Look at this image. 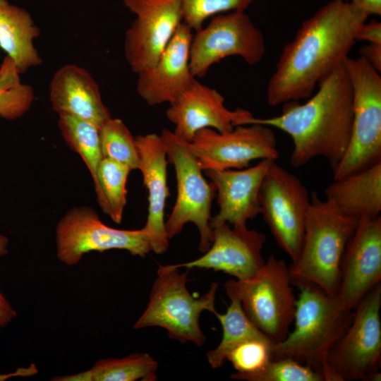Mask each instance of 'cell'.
Here are the masks:
<instances>
[{
  "label": "cell",
  "instance_id": "1",
  "mask_svg": "<svg viewBox=\"0 0 381 381\" xmlns=\"http://www.w3.org/2000/svg\"><path fill=\"white\" fill-rule=\"evenodd\" d=\"M368 16L346 0H331L304 20L283 48L267 87L270 106L309 98L341 65Z\"/></svg>",
  "mask_w": 381,
  "mask_h": 381
},
{
  "label": "cell",
  "instance_id": "2",
  "mask_svg": "<svg viewBox=\"0 0 381 381\" xmlns=\"http://www.w3.org/2000/svg\"><path fill=\"white\" fill-rule=\"evenodd\" d=\"M318 87L305 103L286 102L282 104L281 114L269 118L253 116L244 125L260 123L289 135L294 145L290 157L293 167H303L322 157L333 170L349 145L353 115V90L344 63Z\"/></svg>",
  "mask_w": 381,
  "mask_h": 381
},
{
  "label": "cell",
  "instance_id": "3",
  "mask_svg": "<svg viewBox=\"0 0 381 381\" xmlns=\"http://www.w3.org/2000/svg\"><path fill=\"white\" fill-rule=\"evenodd\" d=\"M294 329L282 341L272 344V359L291 358L320 373L325 381H340L327 363L333 346L349 327L353 310L338 298L312 284H298Z\"/></svg>",
  "mask_w": 381,
  "mask_h": 381
},
{
  "label": "cell",
  "instance_id": "4",
  "mask_svg": "<svg viewBox=\"0 0 381 381\" xmlns=\"http://www.w3.org/2000/svg\"><path fill=\"white\" fill-rule=\"evenodd\" d=\"M358 222L312 192L301 253L289 266L291 284H312L328 295L337 296L342 257Z\"/></svg>",
  "mask_w": 381,
  "mask_h": 381
},
{
  "label": "cell",
  "instance_id": "5",
  "mask_svg": "<svg viewBox=\"0 0 381 381\" xmlns=\"http://www.w3.org/2000/svg\"><path fill=\"white\" fill-rule=\"evenodd\" d=\"M179 269L173 265L159 266L147 306L133 328L162 327L172 339L201 346L206 337L199 318L205 310L214 315L217 313L215 298L218 284L212 282L205 294L195 297L186 286L189 269L183 272Z\"/></svg>",
  "mask_w": 381,
  "mask_h": 381
},
{
  "label": "cell",
  "instance_id": "6",
  "mask_svg": "<svg viewBox=\"0 0 381 381\" xmlns=\"http://www.w3.org/2000/svg\"><path fill=\"white\" fill-rule=\"evenodd\" d=\"M289 266L273 254L253 277L232 279L224 284L228 297H235L253 324L273 344L283 341L294 322L296 298Z\"/></svg>",
  "mask_w": 381,
  "mask_h": 381
},
{
  "label": "cell",
  "instance_id": "7",
  "mask_svg": "<svg viewBox=\"0 0 381 381\" xmlns=\"http://www.w3.org/2000/svg\"><path fill=\"white\" fill-rule=\"evenodd\" d=\"M353 100L351 138L333 180L381 162V77L380 72L359 56L344 62Z\"/></svg>",
  "mask_w": 381,
  "mask_h": 381
},
{
  "label": "cell",
  "instance_id": "8",
  "mask_svg": "<svg viewBox=\"0 0 381 381\" xmlns=\"http://www.w3.org/2000/svg\"><path fill=\"white\" fill-rule=\"evenodd\" d=\"M169 161L174 166L177 197L172 211L165 222L167 236L172 238L185 224L193 223L200 234L199 250L206 252L213 239L210 226L212 202L216 195L214 184L204 178L200 165L188 147V142L164 128L160 134Z\"/></svg>",
  "mask_w": 381,
  "mask_h": 381
},
{
  "label": "cell",
  "instance_id": "9",
  "mask_svg": "<svg viewBox=\"0 0 381 381\" xmlns=\"http://www.w3.org/2000/svg\"><path fill=\"white\" fill-rule=\"evenodd\" d=\"M381 283L353 309L347 330L333 346L327 363L340 381H380Z\"/></svg>",
  "mask_w": 381,
  "mask_h": 381
},
{
  "label": "cell",
  "instance_id": "10",
  "mask_svg": "<svg viewBox=\"0 0 381 381\" xmlns=\"http://www.w3.org/2000/svg\"><path fill=\"white\" fill-rule=\"evenodd\" d=\"M265 51L261 30L245 11L223 13L212 16L206 26L193 34L190 68L195 78H202L214 64L232 56L254 66Z\"/></svg>",
  "mask_w": 381,
  "mask_h": 381
},
{
  "label": "cell",
  "instance_id": "11",
  "mask_svg": "<svg viewBox=\"0 0 381 381\" xmlns=\"http://www.w3.org/2000/svg\"><path fill=\"white\" fill-rule=\"evenodd\" d=\"M56 245L58 260L68 266L76 265L92 251L125 250L141 258L151 251L149 236L143 229L108 226L88 206L73 207L60 219L56 228Z\"/></svg>",
  "mask_w": 381,
  "mask_h": 381
},
{
  "label": "cell",
  "instance_id": "12",
  "mask_svg": "<svg viewBox=\"0 0 381 381\" xmlns=\"http://www.w3.org/2000/svg\"><path fill=\"white\" fill-rule=\"evenodd\" d=\"M260 214L277 246L294 263L298 258L310 202L308 188L273 161L260 188Z\"/></svg>",
  "mask_w": 381,
  "mask_h": 381
},
{
  "label": "cell",
  "instance_id": "13",
  "mask_svg": "<svg viewBox=\"0 0 381 381\" xmlns=\"http://www.w3.org/2000/svg\"><path fill=\"white\" fill-rule=\"evenodd\" d=\"M188 147L204 171L241 169L255 159L276 161L279 157L273 130L260 123L237 125L224 133L203 128Z\"/></svg>",
  "mask_w": 381,
  "mask_h": 381
},
{
  "label": "cell",
  "instance_id": "14",
  "mask_svg": "<svg viewBox=\"0 0 381 381\" xmlns=\"http://www.w3.org/2000/svg\"><path fill=\"white\" fill-rule=\"evenodd\" d=\"M135 15L127 29L124 53L135 73L156 62L183 23L180 0H123Z\"/></svg>",
  "mask_w": 381,
  "mask_h": 381
},
{
  "label": "cell",
  "instance_id": "15",
  "mask_svg": "<svg viewBox=\"0 0 381 381\" xmlns=\"http://www.w3.org/2000/svg\"><path fill=\"white\" fill-rule=\"evenodd\" d=\"M380 283L381 217L361 218L342 257L336 296L346 309L353 310Z\"/></svg>",
  "mask_w": 381,
  "mask_h": 381
},
{
  "label": "cell",
  "instance_id": "16",
  "mask_svg": "<svg viewBox=\"0 0 381 381\" xmlns=\"http://www.w3.org/2000/svg\"><path fill=\"white\" fill-rule=\"evenodd\" d=\"M213 239L204 255L192 261L173 265L177 268H202L222 272L236 279L255 275L265 264L262 250L266 236L246 224L230 227L221 223L212 229Z\"/></svg>",
  "mask_w": 381,
  "mask_h": 381
},
{
  "label": "cell",
  "instance_id": "17",
  "mask_svg": "<svg viewBox=\"0 0 381 381\" xmlns=\"http://www.w3.org/2000/svg\"><path fill=\"white\" fill-rule=\"evenodd\" d=\"M225 99L216 89L195 80L166 111L167 119L175 126L178 137L190 143L203 128L224 133L237 125H243L253 116L248 110L229 109Z\"/></svg>",
  "mask_w": 381,
  "mask_h": 381
},
{
  "label": "cell",
  "instance_id": "18",
  "mask_svg": "<svg viewBox=\"0 0 381 381\" xmlns=\"http://www.w3.org/2000/svg\"><path fill=\"white\" fill-rule=\"evenodd\" d=\"M192 31L182 23L153 66L137 73V92L149 105L170 104L196 80L189 64Z\"/></svg>",
  "mask_w": 381,
  "mask_h": 381
},
{
  "label": "cell",
  "instance_id": "19",
  "mask_svg": "<svg viewBox=\"0 0 381 381\" xmlns=\"http://www.w3.org/2000/svg\"><path fill=\"white\" fill-rule=\"evenodd\" d=\"M273 161L262 159L253 167L241 169L205 171L217 192L219 212L211 217V229L221 223L232 226L246 224L260 214V188Z\"/></svg>",
  "mask_w": 381,
  "mask_h": 381
},
{
  "label": "cell",
  "instance_id": "20",
  "mask_svg": "<svg viewBox=\"0 0 381 381\" xmlns=\"http://www.w3.org/2000/svg\"><path fill=\"white\" fill-rule=\"evenodd\" d=\"M135 138L139 155L138 169L148 191V214L143 229L149 236L151 250L160 255L167 250L169 240L164 222L165 202L170 195L167 150L160 135H138Z\"/></svg>",
  "mask_w": 381,
  "mask_h": 381
},
{
  "label": "cell",
  "instance_id": "21",
  "mask_svg": "<svg viewBox=\"0 0 381 381\" xmlns=\"http://www.w3.org/2000/svg\"><path fill=\"white\" fill-rule=\"evenodd\" d=\"M49 97L58 114H68L100 128L111 116L90 73L75 64L61 66L50 83Z\"/></svg>",
  "mask_w": 381,
  "mask_h": 381
},
{
  "label": "cell",
  "instance_id": "22",
  "mask_svg": "<svg viewBox=\"0 0 381 381\" xmlns=\"http://www.w3.org/2000/svg\"><path fill=\"white\" fill-rule=\"evenodd\" d=\"M325 194V199L346 217L359 220L380 216L381 162L333 180Z\"/></svg>",
  "mask_w": 381,
  "mask_h": 381
},
{
  "label": "cell",
  "instance_id": "23",
  "mask_svg": "<svg viewBox=\"0 0 381 381\" xmlns=\"http://www.w3.org/2000/svg\"><path fill=\"white\" fill-rule=\"evenodd\" d=\"M40 33L30 13L0 0V47L15 64L20 74L42 63L34 40Z\"/></svg>",
  "mask_w": 381,
  "mask_h": 381
},
{
  "label": "cell",
  "instance_id": "24",
  "mask_svg": "<svg viewBox=\"0 0 381 381\" xmlns=\"http://www.w3.org/2000/svg\"><path fill=\"white\" fill-rule=\"evenodd\" d=\"M157 362L146 353H135L121 358L97 361L87 370L54 377L53 381H155Z\"/></svg>",
  "mask_w": 381,
  "mask_h": 381
},
{
  "label": "cell",
  "instance_id": "25",
  "mask_svg": "<svg viewBox=\"0 0 381 381\" xmlns=\"http://www.w3.org/2000/svg\"><path fill=\"white\" fill-rule=\"evenodd\" d=\"M229 298L231 302L226 313L215 314L222 325V339L215 349L206 353L207 362L212 368L222 367L229 353L244 341L255 339H270L248 319L240 301L235 297Z\"/></svg>",
  "mask_w": 381,
  "mask_h": 381
},
{
  "label": "cell",
  "instance_id": "26",
  "mask_svg": "<svg viewBox=\"0 0 381 381\" xmlns=\"http://www.w3.org/2000/svg\"><path fill=\"white\" fill-rule=\"evenodd\" d=\"M127 166L107 158L101 161L93 180L97 203L116 224L122 221L126 204Z\"/></svg>",
  "mask_w": 381,
  "mask_h": 381
},
{
  "label": "cell",
  "instance_id": "27",
  "mask_svg": "<svg viewBox=\"0 0 381 381\" xmlns=\"http://www.w3.org/2000/svg\"><path fill=\"white\" fill-rule=\"evenodd\" d=\"M58 125L64 140L80 155L94 180L104 158L99 128L88 121L68 114H59Z\"/></svg>",
  "mask_w": 381,
  "mask_h": 381
},
{
  "label": "cell",
  "instance_id": "28",
  "mask_svg": "<svg viewBox=\"0 0 381 381\" xmlns=\"http://www.w3.org/2000/svg\"><path fill=\"white\" fill-rule=\"evenodd\" d=\"M33 99L32 87L21 83L14 62L6 56L0 66V116L16 119L30 109Z\"/></svg>",
  "mask_w": 381,
  "mask_h": 381
},
{
  "label": "cell",
  "instance_id": "29",
  "mask_svg": "<svg viewBox=\"0 0 381 381\" xmlns=\"http://www.w3.org/2000/svg\"><path fill=\"white\" fill-rule=\"evenodd\" d=\"M99 136L104 158L124 164L131 170L138 169L135 138L122 120L111 117L99 128Z\"/></svg>",
  "mask_w": 381,
  "mask_h": 381
},
{
  "label": "cell",
  "instance_id": "30",
  "mask_svg": "<svg viewBox=\"0 0 381 381\" xmlns=\"http://www.w3.org/2000/svg\"><path fill=\"white\" fill-rule=\"evenodd\" d=\"M270 339H250L238 345L226 356L236 370L230 377L231 379L242 380L248 375L262 370L271 360Z\"/></svg>",
  "mask_w": 381,
  "mask_h": 381
},
{
  "label": "cell",
  "instance_id": "31",
  "mask_svg": "<svg viewBox=\"0 0 381 381\" xmlns=\"http://www.w3.org/2000/svg\"><path fill=\"white\" fill-rule=\"evenodd\" d=\"M255 0H180L183 23L193 31L203 26L205 21L217 14L245 11Z\"/></svg>",
  "mask_w": 381,
  "mask_h": 381
},
{
  "label": "cell",
  "instance_id": "32",
  "mask_svg": "<svg viewBox=\"0 0 381 381\" xmlns=\"http://www.w3.org/2000/svg\"><path fill=\"white\" fill-rule=\"evenodd\" d=\"M242 380L325 381L320 373L291 358L272 359L262 370Z\"/></svg>",
  "mask_w": 381,
  "mask_h": 381
},
{
  "label": "cell",
  "instance_id": "33",
  "mask_svg": "<svg viewBox=\"0 0 381 381\" xmlns=\"http://www.w3.org/2000/svg\"><path fill=\"white\" fill-rule=\"evenodd\" d=\"M356 41L381 44V23L377 20L363 23L356 34Z\"/></svg>",
  "mask_w": 381,
  "mask_h": 381
},
{
  "label": "cell",
  "instance_id": "34",
  "mask_svg": "<svg viewBox=\"0 0 381 381\" xmlns=\"http://www.w3.org/2000/svg\"><path fill=\"white\" fill-rule=\"evenodd\" d=\"M360 56L372 67L381 71V44L368 43L360 48Z\"/></svg>",
  "mask_w": 381,
  "mask_h": 381
},
{
  "label": "cell",
  "instance_id": "35",
  "mask_svg": "<svg viewBox=\"0 0 381 381\" xmlns=\"http://www.w3.org/2000/svg\"><path fill=\"white\" fill-rule=\"evenodd\" d=\"M16 315V311L0 290V327L8 325Z\"/></svg>",
  "mask_w": 381,
  "mask_h": 381
},
{
  "label": "cell",
  "instance_id": "36",
  "mask_svg": "<svg viewBox=\"0 0 381 381\" xmlns=\"http://www.w3.org/2000/svg\"><path fill=\"white\" fill-rule=\"evenodd\" d=\"M365 12L368 16H380L381 0H346Z\"/></svg>",
  "mask_w": 381,
  "mask_h": 381
},
{
  "label": "cell",
  "instance_id": "37",
  "mask_svg": "<svg viewBox=\"0 0 381 381\" xmlns=\"http://www.w3.org/2000/svg\"><path fill=\"white\" fill-rule=\"evenodd\" d=\"M8 238L4 235L0 234V256H4L8 253Z\"/></svg>",
  "mask_w": 381,
  "mask_h": 381
}]
</instances>
